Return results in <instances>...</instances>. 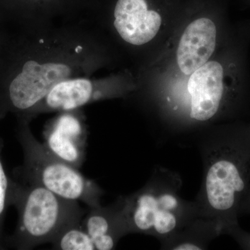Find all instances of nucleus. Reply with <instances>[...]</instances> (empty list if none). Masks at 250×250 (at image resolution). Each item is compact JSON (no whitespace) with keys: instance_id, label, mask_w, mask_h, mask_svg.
I'll return each instance as SVG.
<instances>
[{"instance_id":"nucleus-1","label":"nucleus","mask_w":250,"mask_h":250,"mask_svg":"<svg viewBox=\"0 0 250 250\" xmlns=\"http://www.w3.org/2000/svg\"><path fill=\"white\" fill-rule=\"evenodd\" d=\"M116 51L90 19L23 29L0 54V119L8 113L26 120L63 81L93 76L116 60Z\"/></svg>"},{"instance_id":"nucleus-2","label":"nucleus","mask_w":250,"mask_h":250,"mask_svg":"<svg viewBox=\"0 0 250 250\" xmlns=\"http://www.w3.org/2000/svg\"><path fill=\"white\" fill-rule=\"evenodd\" d=\"M182 187L178 172L156 166L144 187L123 196L130 233L153 236L162 243L199 218L196 202L181 196Z\"/></svg>"},{"instance_id":"nucleus-3","label":"nucleus","mask_w":250,"mask_h":250,"mask_svg":"<svg viewBox=\"0 0 250 250\" xmlns=\"http://www.w3.org/2000/svg\"><path fill=\"white\" fill-rule=\"evenodd\" d=\"M9 205L18 220L14 233L5 238L6 248L33 249L52 243L64 228L80 221L85 211L78 202L56 195L41 185L11 178Z\"/></svg>"},{"instance_id":"nucleus-4","label":"nucleus","mask_w":250,"mask_h":250,"mask_svg":"<svg viewBox=\"0 0 250 250\" xmlns=\"http://www.w3.org/2000/svg\"><path fill=\"white\" fill-rule=\"evenodd\" d=\"M29 123L18 120L16 134L22 146L24 161L14 170V179L42 186L62 198L83 202L88 208L101 205L100 200L104 193L103 189L85 178L76 167L49 152L34 137Z\"/></svg>"},{"instance_id":"nucleus-5","label":"nucleus","mask_w":250,"mask_h":250,"mask_svg":"<svg viewBox=\"0 0 250 250\" xmlns=\"http://www.w3.org/2000/svg\"><path fill=\"white\" fill-rule=\"evenodd\" d=\"M170 0H102L93 16L102 30L122 47L138 53L160 32Z\"/></svg>"},{"instance_id":"nucleus-6","label":"nucleus","mask_w":250,"mask_h":250,"mask_svg":"<svg viewBox=\"0 0 250 250\" xmlns=\"http://www.w3.org/2000/svg\"><path fill=\"white\" fill-rule=\"evenodd\" d=\"M138 82L129 72L95 78L93 76L68 79L54 87L27 117V121L52 112L80 109L85 105L108 100L126 98L137 89Z\"/></svg>"},{"instance_id":"nucleus-7","label":"nucleus","mask_w":250,"mask_h":250,"mask_svg":"<svg viewBox=\"0 0 250 250\" xmlns=\"http://www.w3.org/2000/svg\"><path fill=\"white\" fill-rule=\"evenodd\" d=\"M6 5L23 29L56 24L59 19L79 21L82 16L91 19L102 0H6Z\"/></svg>"},{"instance_id":"nucleus-8","label":"nucleus","mask_w":250,"mask_h":250,"mask_svg":"<svg viewBox=\"0 0 250 250\" xmlns=\"http://www.w3.org/2000/svg\"><path fill=\"white\" fill-rule=\"evenodd\" d=\"M59 113L46 126L44 145L54 156L80 168L84 162L86 149L83 113L80 108Z\"/></svg>"},{"instance_id":"nucleus-9","label":"nucleus","mask_w":250,"mask_h":250,"mask_svg":"<svg viewBox=\"0 0 250 250\" xmlns=\"http://www.w3.org/2000/svg\"><path fill=\"white\" fill-rule=\"evenodd\" d=\"M218 27L211 16L193 18L179 38L174 62L179 74L188 76L212 58L217 47Z\"/></svg>"},{"instance_id":"nucleus-10","label":"nucleus","mask_w":250,"mask_h":250,"mask_svg":"<svg viewBox=\"0 0 250 250\" xmlns=\"http://www.w3.org/2000/svg\"><path fill=\"white\" fill-rule=\"evenodd\" d=\"M95 250L116 249L118 242L130 231L123 212V196L108 207L89 208L81 221Z\"/></svg>"},{"instance_id":"nucleus-11","label":"nucleus","mask_w":250,"mask_h":250,"mask_svg":"<svg viewBox=\"0 0 250 250\" xmlns=\"http://www.w3.org/2000/svg\"><path fill=\"white\" fill-rule=\"evenodd\" d=\"M223 225L213 219L199 217L178 233L161 243L162 250H207L223 231Z\"/></svg>"},{"instance_id":"nucleus-12","label":"nucleus","mask_w":250,"mask_h":250,"mask_svg":"<svg viewBox=\"0 0 250 250\" xmlns=\"http://www.w3.org/2000/svg\"><path fill=\"white\" fill-rule=\"evenodd\" d=\"M81 221L68 225L52 242L54 250H95L91 238L82 227Z\"/></svg>"},{"instance_id":"nucleus-13","label":"nucleus","mask_w":250,"mask_h":250,"mask_svg":"<svg viewBox=\"0 0 250 250\" xmlns=\"http://www.w3.org/2000/svg\"><path fill=\"white\" fill-rule=\"evenodd\" d=\"M4 147V142L0 138V250H6L4 233V224L6 209L9 207L10 189L11 178L6 174L3 164L1 152Z\"/></svg>"}]
</instances>
